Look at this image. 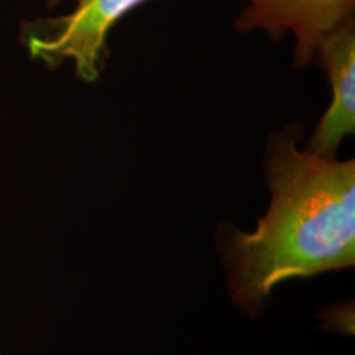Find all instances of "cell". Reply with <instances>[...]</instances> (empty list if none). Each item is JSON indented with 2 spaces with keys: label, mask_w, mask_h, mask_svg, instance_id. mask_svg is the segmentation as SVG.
Here are the masks:
<instances>
[{
  "label": "cell",
  "mask_w": 355,
  "mask_h": 355,
  "mask_svg": "<svg viewBox=\"0 0 355 355\" xmlns=\"http://www.w3.org/2000/svg\"><path fill=\"white\" fill-rule=\"evenodd\" d=\"M146 0H78L74 11L51 21L44 33L28 36L31 55L55 64L69 58L76 74L94 82L101 71L102 53L112 26Z\"/></svg>",
  "instance_id": "obj_2"
},
{
  "label": "cell",
  "mask_w": 355,
  "mask_h": 355,
  "mask_svg": "<svg viewBox=\"0 0 355 355\" xmlns=\"http://www.w3.org/2000/svg\"><path fill=\"white\" fill-rule=\"evenodd\" d=\"M315 58L328 74L333 101L305 149L333 158L355 130V17L321 40Z\"/></svg>",
  "instance_id": "obj_4"
},
{
  "label": "cell",
  "mask_w": 355,
  "mask_h": 355,
  "mask_svg": "<svg viewBox=\"0 0 355 355\" xmlns=\"http://www.w3.org/2000/svg\"><path fill=\"white\" fill-rule=\"evenodd\" d=\"M271 203L253 233L224 248L233 302L257 315L284 280L354 266L355 162L299 149L295 132L268 141Z\"/></svg>",
  "instance_id": "obj_1"
},
{
  "label": "cell",
  "mask_w": 355,
  "mask_h": 355,
  "mask_svg": "<svg viewBox=\"0 0 355 355\" xmlns=\"http://www.w3.org/2000/svg\"><path fill=\"white\" fill-rule=\"evenodd\" d=\"M248 6L234 20V28L249 33L263 31L279 40L287 32L295 37V66L315 60L321 40L354 17L355 0H245Z\"/></svg>",
  "instance_id": "obj_3"
}]
</instances>
